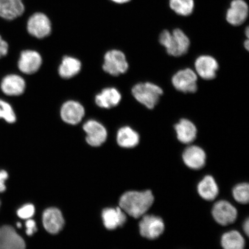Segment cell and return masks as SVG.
<instances>
[{
	"label": "cell",
	"mask_w": 249,
	"mask_h": 249,
	"mask_svg": "<svg viewBox=\"0 0 249 249\" xmlns=\"http://www.w3.org/2000/svg\"><path fill=\"white\" fill-rule=\"evenodd\" d=\"M154 201V197L150 191H130L121 196L120 206L124 213L137 219L144 215Z\"/></svg>",
	"instance_id": "1"
},
{
	"label": "cell",
	"mask_w": 249,
	"mask_h": 249,
	"mask_svg": "<svg viewBox=\"0 0 249 249\" xmlns=\"http://www.w3.org/2000/svg\"><path fill=\"white\" fill-rule=\"evenodd\" d=\"M160 42L168 54L174 57H180L188 52L191 41L188 36L180 29L172 31L165 30L160 34Z\"/></svg>",
	"instance_id": "2"
},
{
	"label": "cell",
	"mask_w": 249,
	"mask_h": 249,
	"mask_svg": "<svg viewBox=\"0 0 249 249\" xmlns=\"http://www.w3.org/2000/svg\"><path fill=\"white\" fill-rule=\"evenodd\" d=\"M133 97L140 104L149 109H153L158 104L163 90L155 84L149 82L140 83L132 89Z\"/></svg>",
	"instance_id": "3"
},
{
	"label": "cell",
	"mask_w": 249,
	"mask_h": 249,
	"mask_svg": "<svg viewBox=\"0 0 249 249\" xmlns=\"http://www.w3.org/2000/svg\"><path fill=\"white\" fill-rule=\"evenodd\" d=\"M129 64L126 56L119 50H111L105 54L103 69L111 76H117L126 73Z\"/></svg>",
	"instance_id": "4"
},
{
	"label": "cell",
	"mask_w": 249,
	"mask_h": 249,
	"mask_svg": "<svg viewBox=\"0 0 249 249\" xmlns=\"http://www.w3.org/2000/svg\"><path fill=\"white\" fill-rule=\"evenodd\" d=\"M27 30L31 36L36 38H45L51 35L52 33L51 20L46 14L36 12L28 19Z\"/></svg>",
	"instance_id": "5"
},
{
	"label": "cell",
	"mask_w": 249,
	"mask_h": 249,
	"mask_svg": "<svg viewBox=\"0 0 249 249\" xmlns=\"http://www.w3.org/2000/svg\"><path fill=\"white\" fill-rule=\"evenodd\" d=\"M174 88L183 93H195L197 90V75L190 68L180 70L171 80Z\"/></svg>",
	"instance_id": "6"
},
{
	"label": "cell",
	"mask_w": 249,
	"mask_h": 249,
	"mask_svg": "<svg viewBox=\"0 0 249 249\" xmlns=\"http://www.w3.org/2000/svg\"><path fill=\"white\" fill-rule=\"evenodd\" d=\"M140 232L143 237L155 239L162 234L164 224L160 217L144 214L139 224Z\"/></svg>",
	"instance_id": "7"
},
{
	"label": "cell",
	"mask_w": 249,
	"mask_h": 249,
	"mask_svg": "<svg viewBox=\"0 0 249 249\" xmlns=\"http://www.w3.org/2000/svg\"><path fill=\"white\" fill-rule=\"evenodd\" d=\"M83 129L86 134V142L92 147H99L107 139V129L97 121L91 120L87 121L84 124Z\"/></svg>",
	"instance_id": "8"
},
{
	"label": "cell",
	"mask_w": 249,
	"mask_h": 249,
	"mask_svg": "<svg viewBox=\"0 0 249 249\" xmlns=\"http://www.w3.org/2000/svg\"><path fill=\"white\" fill-rule=\"evenodd\" d=\"M249 8L245 0H232L227 9L226 19L232 26H239L248 19Z\"/></svg>",
	"instance_id": "9"
},
{
	"label": "cell",
	"mask_w": 249,
	"mask_h": 249,
	"mask_svg": "<svg viewBox=\"0 0 249 249\" xmlns=\"http://www.w3.org/2000/svg\"><path fill=\"white\" fill-rule=\"evenodd\" d=\"M237 214V210L228 201H218L213 207V217L220 225L227 226L234 222Z\"/></svg>",
	"instance_id": "10"
},
{
	"label": "cell",
	"mask_w": 249,
	"mask_h": 249,
	"mask_svg": "<svg viewBox=\"0 0 249 249\" xmlns=\"http://www.w3.org/2000/svg\"><path fill=\"white\" fill-rule=\"evenodd\" d=\"M42 64V58L38 52L26 50L21 52L18 61V68L21 72L32 74L36 72Z\"/></svg>",
	"instance_id": "11"
},
{
	"label": "cell",
	"mask_w": 249,
	"mask_h": 249,
	"mask_svg": "<svg viewBox=\"0 0 249 249\" xmlns=\"http://www.w3.org/2000/svg\"><path fill=\"white\" fill-rule=\"evenodd\" d=\"M195 67L197 75L204 80H210L215 78L219 64L212 56L202 55L196 59Z\"/></svg>",
	"instance_id": "12"
},
{
	"label": "cell",
	"mask_w": 249,
	"mask_h": 249,
	"mask_svg": "<svg viewBox=\"0 0 249 249\" xmlns=\"http://www.w3.org/2000/svg\"><path fill=\"white\" fill-rule=\"evenodd\" d=\"M60 115L64 122L75 125L80 123L85 117V109L79 102L68 101L62 105Z\"/></svg>",
	"instance_id": "13"
},
{
	"label": "cell",
	"mask_w": 249,
	"mask_h": 249,
	"mask_svg": "<svg viewBox=\"0 0 249 249\" xmlns=\"http://www.w3.org/2000/svg\"><path fill=\"white\" fill-rule=\"evenodd\" d=\"M26 244L13 227H0V249H25Z\"/></svg>",
	"instance_id": "14"
},
{
	"label": "cell",
	"mask_w": 249,
	"mask_h": 249,
	"mask_svg": "<svg viewBox=\"0 0 249 249\" xmlns=\"http://www.w3.org/2000/svg\"><path fill=\"white\" fill-rule=\"evenodd\" d=\"M0 87L6 95L17 96L23 94L26 85L22 77L18 74H11L3 78Z\"/></svg>",
	"instance_id": "15"
},
{
	"label": "cell",
	"mask_w": 249,
	"mask_h": 249,
	"mask_svg": "<svg viewBox=\"0 0 249 249\" xmlns=\"http://www.w3.org/2000/svg\"><path fill=\"white\" fill-rule=\"evenodd\" d=\"M25 11L23 0H0V18L14 20L22 16Z\"/></svg>",
	"instance_id": "16"
},
{
	"label": "cell",
	"mask_w": 249,
	"mask_h": 249,
	"mask_svg": "<svg viewBox=\"0 0 249 249\" xmlns=\"http://www.w3.org/2000/svg\"><path fill=\"white\" fill-rule=\"evenodd\" d=\"M182 159L187 166L192 169L198 170L204 166L206 154L201 148L191 145L185 149Z\"/></svg>",
	"instance_id": "17"
},
{
	"label": "cell",
	"mask_w": 249,
	"mask_h": 249,
	"mask_svg": "<svg viewBox=\"0 0 249 249\" xmlns=\"http://www.w3.org/2000/svg\"><path fill=\"white\" fill-rule=\"evenodd\" d=\"M43 223L46 231L55 234L60 232L64 225L61 211L55 208L47 209L43 214Z\"/></svg>",
	"instance_id": "18"
},
{
	"label": "cell",
	"mask_w": 249,
	"mask_h": 249,
	"mask_svg": "<svg viewBox=\"0 0 249 249\" xmlns=\"http://www.w3.org/2000/svg\"><path fill=\"white\" fill-rule=\"evenodd\" d=\"M174 128L177 139L183 144H191L195 141L197 136V130L195 124L192 121L185 118L176 124Z\"/></svg>",
	"instance_id": "19"
},
{
	"label": "cell",
	"mask_w": 249,
	"mask_h": 249,
	"mask_svg": "<svg viewBox=\"0 0 249 249\" xmlns=\"http://www.w3.org/2000/svg\"><path fill=\"white\" fill-rule=\"evenodd\" d=\"M121 98L122 96L117 89L109 87L96 95L95 101L99 107L109 109L119 105Z\"/></svg>",
	"instance_id": "20"
},
{
	"label": "cell",
	"mask_w": 249,
	"mask_h": 249,
	"mask_svg": "<svg viewBox=\"0 0 249 249\" xmlns=\"http://www.w3.org/2000/svg\"><path fill=\"white\" fill-rule=\"evenodd\" d=\"M102 217L106 228L108 230L123 226L126 220L125 213L120 207L105 209L103 211Z\"/></svg>",
	"instance_id": "21"
},
{
	"label": "cell",
	"mask_w": 249,
	"mask_h": 249,
	"mask_svg": "<svg viewBox=\"0 0 249 249\" xmlns=\"http://www.w3.org/2000/svg\"><path fill=\"white\" fill-rule=\"evenodd\" d=\"M82 70V63L79 59L65 56L58 68V74L65 79H71L77 75Z\"/></svg>",
	"instance_id": "22"
},
{
	"label": "cell",
	"mask_w": 249,
	"mask_h": 249,
	"mask_svg": "<svg viewBox=\"0 0 249 249\" xmlns=\"http://www.w3.org/2000/svg\"><path fill=\"white\" fill-rule=\"evenodd\" d=\"M117 142L121 147H135L140 142L139 134L129 126L121 127L117 132Z\"/></svg>",
	"instance_id": "23"
},
{
	"label": "cell",
	"mask_w": 249,
	"mask_h": 249,
	"mask_svg": "<svg viewBox=\"0 0 249 249\" xmlns=\"http://www.w3.org/2000/svg\"><path fill=\"white\" fill-rule=\"evenodd\" d=\"M198 192L202 198L208 201L213 200L219 193V189L213 177L208 176L198 183Z\"/></svg>",
	"instance_id": "24"
},
{
	"label": "cell",
	"mask_w": 249,
	"mask_h": 249,
	"mask_svg": "<svg viewBox=\"0 0 249 249\" xmlns=\"http://www.w3.org/2000/svg\"><path fill=\"white\" fill-rule=\"evenodd\" d=\"M169 5L174 13L183 17L191 15L195 8V0H169Z\"/></svg>",
	"instance_id": "25"
},
{
	"label": "cell",
	"mask_w": 249,
	"mask_h": 249,
	"mask_svg": "<svg viewBox=\"0 0 249 249\" xmlns=\"http://www.w3.org/2000/svg\"><path fill=\"white\" fill-rule=\"evenodd\" d=\"M224 249H244L245 242L240 233L237 231L226 232L222 238Z\"/></svg>",
	"instance_id": "26"
},
{
	"label": "cell",
	"mask_w": 249,
	"mask_h": 249,
	"mask_svg": "<svg viewBox=\"0 0 249 249\" xmlns=\"http://www.w3.org/2000/svg\"><path fill=\"white\" fill-rule=\"evenodd\" d=\"M0 119L4 120L9 124H14L17 121V116L13 107L2 99H0Z\"/></svg>",
	"instance_id": "27"
},
{
	"label": "cell",
	"mask_w": 249,
	"mask_h": 249,
	"mask_svg": "<svg viewBox=\"0 0 249 249\" xmlns=\"http://www.w3.org/2000/svg\"><path fill=\"white\" fill-rule=\"evenodd\" d=\"M232 194L235 200L241 204H248L249 200L248 183H241L233 189Z\"/></svg>",
	"instance_id": "28"
},
{
	"label": "cell",
	"mask_w": 249,
	"mask_h": 249,
	"mask_svg": "<svg viewBox=\"0 0 249 249\" xmlns=\"http://www.w3.org/2000/svg\"><path fill=\"white\" fill-rule=\"evenodd\" d=\"M35 213V208L32 204L25 205L18 211V215L21 219H29Z\"/></svg>",
	"instance_id": "29"
},
{
	"label": "cell",
	"mask_w": 249,
	"mask_h": 249,
	"mask_svg": "<svg viewBox=\"0 0 249 249\" xmlns=\"http://www.w3.org/2000/svg\"><path fill=\"white\" fill-rule=\"evenodd\" d=\"M9 51V45L8 43L3 39L0 36V58L4 57L8 54Z\"/></svg>",
	"instance_id": "30"
},
{
	"label": "cell",
	"mask_w": 249,
	"mask_h": 249,
	"mask_svg": "<svg viewBox=\"0 0 249 249\" xmlns=\"http://www.w3.org/2000/svg\"><path fill=\"white\" fill-rule=\"evenodd\" d=\"M26 233L28 235H33V233L36 231V223L35 221L29 219L26 223Z\"/></svg>",
	"instance_id": "31"
},
{
	"label": "cell",
	"mask_w": 249,
	"mask_h": 249,
	"mask_svg": "<svg viewBox=\"0 0 249 249\" xmlns=\"http://www.w3.org/2000/svg\"><path fill=\"white\" fill-rule=\"evenodd\" d=\"M8 178V174L7 171H0V193L4 192L6 189L5 182Z\"/></svg>",
	"instance_id": "32"
},
{
	"label": "cell",
	"mask_w": 249,
	"mask_h": 249,
	"mask_svg": "<svg viewBox=\"0 0 249 249\" xmlns=\"http://www.w3.org/2000/svg\"><path fill=\"white\" fill-rule=\"evenodd\" d=\"M244 231L246 233V234L248 235L249 232V219H247V220H246V222L244 223Z\"/></svg>",
	"instance_id": "33"
},
{
	"label": "cell",
	"mask_w": 249,
	"mask_h": 249,
	"mask_svg": "<svg viewBox=\"0 0 249 249\" xmlns=\"http://www.w3.org/2000/svg\"><path fill=\"white\" fill-rule=\"evenodd\" d=\"M110 1L117 4H124L130 2L131 0H110Z\"/></svg>",
	"instance_id": "34"
},
{
	"label": "cell",
	"mask_w": 249,
	"mask_h": 249,
	"mask_svg": "<svg viewBox=\"0 0 249 249\" xmlns=\"http://www.w3.org/2000/svg\"><path fill=\"white\" fill-rule=\"evenodd\" d=\"M244 46L246 49L247 50V51H249V41L248 39H247L245 40L244 42Z\"/></svg>",
	"instance_id": "35"
},
{
	"label": "cell",
	"mask_w": 249,
	"mask_h": 249,
	"mask_svg": "<svg viewBox=\"0 0 249 249\" xmlns=\"http://www.w3.org/2000/svg\"><path fill=\"white\" fill-rule=\"evenodd\" d=\"M245 33L246 36H247V38H249V29L248 27H247V29H246Z\"/></svg>",
	"instance_id": "36"
},
{
	"label": "cell",
	"mask_w": 249,
	"mask_h": 249,
	"mask_svg": "<svg viewBox=\"0 0 249 249\" xmlns=\"http://www.w3.org/2000/svg\"><path fill=\"white\" fill-rule=\"evenodd\" d=\"M17 226H18V227H19V228H20V227L21 226V224L20 223H18Z\"/></svg>",
	"instance_id": "37"
}]
</instances>
